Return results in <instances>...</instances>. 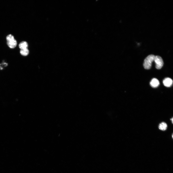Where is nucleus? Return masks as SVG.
<instances>
[{"label": "nucleus", "instance_id": "9d476101", "mask_svg": "<svg viewBox=\"0 0 173 173\" xmlns=\"http://www.w3.org/2000/svg\"><path fill=\"white\" fill-rule=\"evenodd\" d=\"M170 120H172V123H173V118L170 119Z\"/></svg>", "mask_w": 173, "mask_h": 173}, {"label": "nucleus", "instance_id": "39448f33", "mask_svg": "<svg viewBox=\"0 0 173 173\" xmlns=\"http://www.w3.org/2000/svg\"><path fill=\"white\" fill-rule=\"evenodd\" d=\"M160 82L159 80L156 78H154L150 82V86L153 88H156L159 85Z\"/></svg>", "mask_w": 173, "mask_h": 173}, {"label": "nucleus", "instance_id": "20e7f679", "mask_svg": "<svg viewBox=\"0 0 173 173\" xmlns=\"http://www.w3.org/2000/svg\"><path fill=\"white\" fill-rule=\"evenodd\" d=\"M163 82L165 86L167 87H170L173 84V81L171 78L167 77L163 80Z\"/></svg>", "mask_w": 173, "mask_h": 173}, {"label": "nucleus", "instance_id": "1a4fd4ad", "mask_svg": "<svg viewBox=\"0 0 173 173\" xmlns=\"http://www.w3.org/2000/svg\"><path fill=\"white\" fill-rule=\"evenodd\" d=\"M8 66V63L5 62H3L1 64H0V70H3L4 68Z\"/></svg>", "mask_w": 173, "mask_h": 173}, {"label": "nucleus", "instance_id": "0eeeda50", "mask_svg": "<svg viewBox=\"0 0 173 173\" xmlns=\"http://www.w3.org/2000/svg\"><path fill=\"white\" fill-rule=\"evenodd\" d=\"M159 129L163 131L166 130L167 128V125L166 123L162 122L160 123L159 126Z\"/></svg>", "mask_w": 173, "mask_h": 173}, {"label": "nucleus", "instance_id": "f257e3e1", "mask_svg": "<svg viewBox=\"0 0 173 173\" xmlns=\"http://www.w3.org/2000/svg\"><path fill=\"white\" fill-rule=\"evenodd\" d=\"M155 56L151 54L148 56L144 59L143 66L146 69H150L152 66V62L154 61Z\"/></svg>", "mask_w": 173, "mask_h": 173}, {"label": "nucleus", "instance_id": "7ed1b4c3", "mask_svg": "<svg viewBox=\"0 0 173 173\" xmlns=\"http://www.w3.org/2000/svg\"><path fill=\"white\" fill-rule=\"evenodd\" d=\"M156 64V67L158 69H161L163 65V62L162 58L160 56H155L154 61Z\"/></svg>", "mask_w": 173, "mask_h": 173}, {"label": "nucleus", "instance_id": "6e6552de", "mask_svg": "<svg viewBox=\"0 0 173 173\" xmlns=\"http://www.w3.org/2000/svg\"><path fill=\"white\" fill-rule=\"evenodd\" d=\"M20 54L23 56H27L29 54V51L28 48L20 50Z\"/></svg>", "mask_w": 173, "mask_h": 173}, {"label": "nucleus", "instance_id": "423d86ee", "mask_svg": "<svg viewBox=\"0 0 173 173\" xmlns=\"http://www.w3.org/2000/svg\"><path fill=\"white\" fill-rule=\"evenodd\" d=\"M19 47L21 50L27 49L28 48V44L26 42L22 41L20 43Z\"/></svg>", "mask_w": 173, "mask_h": 173}, {"label": "nucleus", "instance_id": "f03ea898", "mask_svg": "<svg viewBox=\"0 0 173 173\" xmlns=\"http://www.w3.org/2000/svg\"><path fill=\"white\" fill-rule=\"evenodd\" d=\"M6 38L7 45L10 48H14L16 47L17 42L13 35H9L7 36Z\"/></svg>", "mask_w": 173, "mask_h": 173}]
</instances>
